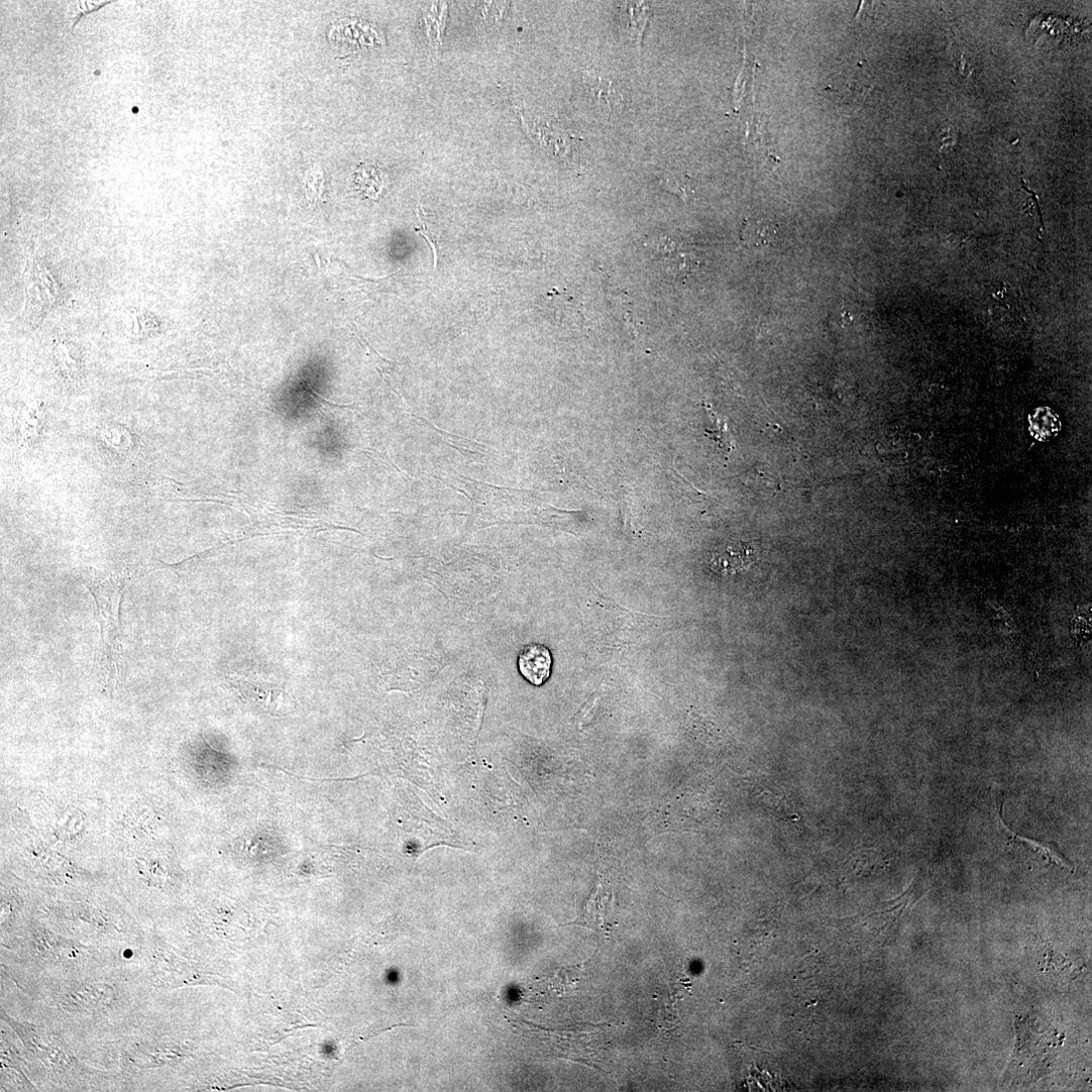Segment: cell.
<instances>
[{
    "label": "cell",
    "mask_w": 1092,
    "mask_h": 1092,
    "mask_svg": "<svg viewBox=\"0 0 1092 1092\" xmlns=\"http://www.w3.org/2000/svg\"><path fill=\"white\" fill-rule=\"evenodd\" d=\"M0 1019L18 1034L29 1076L39 1091H123L115 1071L86 1061L61 1030L13 1017L3 1005Z\"/></svg>",
    "instance_id": "obj_2"
},
{
    "label": "cell",
    "mask_w": 1092,
    "mask_h": 1092,
    "mask_svg": "<svg viewBox=\"0 0 1092 1092\" xmlns=\"http://www.w3.org/2000/svg\"><path fill=\"white\" fill-rule=\"evenodd\" d=\"M40 918L57 932L86 945L112 950L132 960L149 925L120 907L101 901H58Z\"/></svg>",
    "instance_id": "obj_4"
},
{
    "label": "cell",
    "mask_w": 1092,
    "mask_h": 1092,
    "mask_svg": "<svg viewBox=\"0 0 1092 1092\" xmlns=\"http://www.w3.org/2000/svg\"><path fill=\"white\" fill-rule=\"evenodd\" d=\"M6 978L30 1000L36 1022L78 1041V1051L121 1035L156 999L132 960L74 975Z\"/></svg>",
    "instance_id": "obj_1"
},
{
    "label": "cell",
    "mask_w": 1092,
    "mask_h": 1092,
    "mask_svg": "<svg viewBox=\"0 0 1092 1092\" xmlns=\"http://www.w3.org/2000/svg\"><path fill=\"white\" fill-rule=\"evenodd\" d=\"M998 820L1010 843L1025 846L1029 850H1032L1034 853L1041 855L1049 864H1055L1063 869H1067L1071 872L1073 871V866L1071 865V863L1056 849L1054 845L1041 843L1035 840L1022 837L1021 835H1018L1016 832L1012 831L1004 822V818L1002 816V807L999 810Z\"/></svg>",
    "instance_id": "obj_16"
},
{
    "label": "cell",
    "mask_w": 1092,
    "mask_h": 1092,
    "mask_svg": "<svg viewBox=\"0 0 1092 1092\" xmlns=\"http://www.w3.org/2000/svg\"><path fill=\"white\" fill-rule=\"evenodd\" d=\"M661 188L687 202L693 194L690 179L686 176L667 173L659 181Z\"/></svg>",
    "instance_id": "obj_20"
},
{
    "label": "cell",
    "mask_w": 1092,
    "mask_h": 1092,
    "mask_svg": "<svg viewBox=\"0 0 1092 1092\" xmlns=\"http://www.w3.org/2000/svg\"><path fill=\"white\" fill-rule=\"evenodd\" d=\"M585 623L590 647L599 654L613 655L657 637L672 620L637 614L595 594L588 604Z\"/></svg>",
    "instance_id": "obj_5"
},
{
    "label": "cell",
    "mask_w": 1092,
    "mask_h": 1092,
    "mask_svg": "<svg viewBox=\"0 0 1092 1092\" xmlns=\"http://www.w3.org/2000/svg\"><path fill=\"white\" fill-rule=\"evenodd\" d=\"M756 787L762 809L785 822H795L799 818L791 797L773 780L761 777Z\"/></svg>",
    "instance_id": "obj_13"
},
{
    "label": "cell",
    "mask_w": 1092,
    "mask_h": 1092,
    "mask_svg": "<svg viewBox=\"0 0 1092 1092\" xmlns=\"http://www.w3.org/2000/svg\"><path fill=\"white\" fill-rule=\"evenodd\" d=\"M354 183L363 197L372 200H377L385 185L383 173L373 166H360Z\"/></svg>",
    "instance_id": "obj_19"
},
{
    "label": "cell",
    "mask_w": 1092,
    "mask_h": 1092,
    "mask_svg": "<svg viewBox=\"0 0 1092 1092\" xmlns=\"http://www.w3.org/2000/svg\"><path fill=\"white\" fill-rule=\"evenodd\" d=\"M652 247L661 253L669 254L674 251L675 243L671 238L663 236L653 240Z\"/></svg>",
    "instance_id": "obj_23"
},
{
    "label": "cell",
    "mask_w": 1092,
    "mask_h": 1092,
    "mask_svg": "<svg viewBox=\"0 0 1092 1092\" xmlns=\"http://www.w3.org/2000/svg\"><path fill=\"white\" fill-rule=\"evenodd\" d=\"M712 416L714 417V429L712 431L713 437L721 444L723 449L730 451L732 442L726 423L720 418H718L715 414H713Z\"/></svg>",
    "instance_id": "obj_22"
},
{
    "label": "cell",
    "mask_w": 1092,
    "mask_h": 1092,
    "mask_svg": "<svg viewBox=\"0 0 1092 1092\" xmlns=\"http://www.w3.org/2000/svg\"><path fill=\"white\" fill-rule=\"evenodd\" d=\"M1029 432L1039 441L1054 438L1061 430L1058 415L1048 407L1036 408L1028 417Z\"/></svg>",
    "instance_id": "obj_17"
},
{
    "label": "cell",
    "mask_w": 1092,
    "mask_h": 1092,
    "mask_svg": "<svg viewBox=\"0 0 1092 1092\" xmlns=\"http://www.w3.org/2000/svg\"><path fill=\"white\" fill-rule=\"evenodd\" d=\"M128 574L93 571L87 587L97 606L101 641L95 658V673L105 692L111 694L122 674L123 647L120 630V609Z\"/></svg>",
    "instance_id": "obj_6"
},
{
    "label": "cell",
    "mask_w": 1092,
    "mask_h": 1092,
    "mask_svg": "<svg viewBox=\"0 0 1092 1092\" xmlns=\"http://www.w3.org/2000/svg\"><path fill=\"white\" fill-rule=\"evenodd\" d=\"M125 961L112 950L86 945L37 918L13 950H2V977L74 975Z\"/></svg>",
    "instance_id": "obj_3"
},
{
    "label": "cell",
    "mask_w": 1092,
    "mask_h": 1092,
    "mask_svg": "<svg viewBox=\"0 0 1092 1092\" xmlns=\"http://www.w3.org/2000/svg\"><path fill=\"white\" fill-rule=\"evenodd\" d=\"M225 684L240 699L255 709L272 717H286L297 709V701L279 686L243 677H227Z\"/></svg>",
    "instance_id": "obj_11"
},
{
    "label": "cell",
    "mask_w": 1092,
    "mask_h": 1092,
    "mask_svg": "<svg viewBox=\"0 0 1092 1092\" xmlns=\"http://www.w3.org/2000/svg\"><path fill=\"white\" fill-rule=\"evenodd\" d=\"M131 876L136 886L147 896L159 901V897L176 894L182 884V874L177 865L160 855L144 856L132 866Z\"/></svg>",
    "instance_id": "obj_9"
},
{
    "label": "cell",
    "mask_w": 1092,
    "mask_h": 1092,
    "mask_svg": "<svg viewBox=\"0 0 1092 1092\" xmlns=\"http://www.w3.org/2000/svg\"><path fill=\"white\" fill-rule=\"evenodd\" d=\"M16 1031L2 1020L0 1035V1091L35 1092L39 1091L29 1076L22 1044L19 1045Z\"/></svg>",
    "instance_id": "obj_10"
},
{
    "label": "cell",
    "mask_w": 1092,
    "mask_h": 1092,
    "mask_svg": "<svg viewBox=\"0 0 1092 1092\" xmlns=\"http://www.w3.org/2000/svg\"><path fill=\"white\" fill-rule=\"evenodd\" d=\"M779 241V225L771 220H747L742 226L741 242L749 249H770L778 246Z\"/></svg>",
    "instance_id": "obj_15"
},
{
    "label": "cell",
    "mask_w": 1092,
    "mask_h": 1092,
    "mask_svg": "<svg viewBox=\"0 0 1092 1092\" xmlns=\"http://www.w3.org/2000/svg\"><path fill=\"white\" fill-rule=\"evenodd\" d=\"M1014 1027L1015 1049L1002 1082H1030L1048 1070L1050 1061L1063 1043V1035L1034 1015L1014 1021Z\"/></svg>",
    "instance_id": "obj_7"
},
{
    "label": "cell",
    "mask_w": 1092,
    "mask_h": 1092,
    "mask_svg": "<svg viewBox=\"0 0 1092 1092\" xmlns=\"http://www.w3.org/2000/svg\"><path fill=\"white\" fill-rule=\"evenodd\" d=\"M586 93L591 103L606 114H623L628 107L623 88L609 78H605L596 72H586L584 75Z\"/></svg>",
    "instance_id": "obj_12"
},
{
    "label": "cell",
    "mask_w": 1092,
    "mask_h": 1092,
    "mask_svg": "<svg viewBox=\"0 0 1092 1092\" xmlns=\"http://www.w3.org/2000/svg\"><path fill=\"white\" fill-rule=\"evenodd\" d=\"M622 12V27L631 40L641 43L643 33L650 18L649 7L645 4L627 3Z\"/></svg>",
    "instance_id": "obj_18"
},
{
    "label": "cell",
    "mask_w": 1092,
    "mask_h": 1092,
    "mask_svg": "<svg viewBox=\"0 0 1092 1092\" xmlns=\"http://www.w3.org/2000/svg\"><path fill=\"white\" fill-rule=\"evenodd\" d=\"M26 892V889L16 882L3 881L0 916L2 950H13L32 922L40 918V914L34 912Z\"/></svg>",
    "instance_id": "obj_8"
},
{
    "label": "cell",
    "mask_w": 1092,
    "mask_h": 1092,
    "mask_svg": "<svg viewBox=\"0 0 1092 1092\" xmlns=\"http://www.w3.org/2000/svg\"><path fill=\"white\" fill-rule=\"evenodd\" d=\"M749 554L750 549L748 546L747 548L745 546V548L729 549L717 559V562L722 569L740 570L750 562Z\"/></svg>",
    "instance_id": "obj_21"
},
{
    "label": "cell",
    "mask_w": 1092,
    "mask_h": 1092,
    "mask_svg": "<svg viewBox=\"0 0 1092 1092\" xmlns=\"http://www.w3.org/2000/svg\"><path fill=\"white\" fill-rule=\"evenodd\" d=\"M553 659L550 651L541 645L527 646L519 657L521 675L532 685L540 686L551 676Z\"/></svg>",
    "instance_id": "obj_14"
}]
</instances>
